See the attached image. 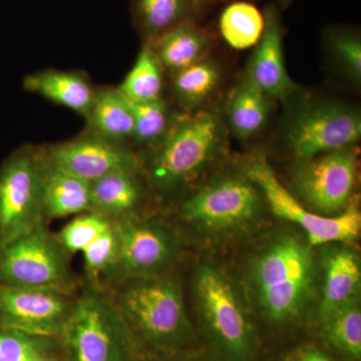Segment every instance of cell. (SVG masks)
Masks as SVG:
<instances>
[{"label": "cell", "mask_w": 361, "mask_h": 361, "mask_svg": "<svg viewBox=\"0 0 361 361\" xmlns=\"http://www.w3.org/2000/svg\"><path fill=\"white\" fill-rule=\"evenodd\" d=\"M23 87L85 118L89 115L97 92L84 73L54 68L26 75Z\"/></svg>", "instance_id": "obj_17"}, {"label": "cell", "mask_w": 361, "mask_h": 361, "mask_svg": "<svg viewBox=\"0 0 361 361\" xmlns=\"http://www.w3.org/2000/svg\"><path fill=\"white\" fill-rule=\"evenodd\" d=\"M219 82V66L204 59L176 73L173 90L180 106L186 111H193L213 94Z\"/></svg>", "instance_id": "obj_27"}, {"label": "cell", "mask_w": 361, "mask_h": 361, "mask_svg": "<svg viewBox=\"0 0 361 361\" xmlns=\"http://www.w3.org/2000/svg\"><path fill=\"white\" fill-rule=\"evenodd\" d=\"M137 349L175 353L193 336L179 280L170 273L130 278L106 289Z\"/></svg>", "instance_id": "obj_1"}, {"label": "cell", "mask_w": 361, "mask_h": 361, "mask_svg": "<svg viewBox=\"0 0 361 361\" xmlns=\"http://www.w3.org/2000/svg\"><path fill=\"white\" fill-rule=\"evenodd\" d=\"M297 361H331L319 351L310 350L304 353Z\"/></svg>", "instance_id": "obj_33"}, {"label": "cell", "mask_w": 361, "mask_h": 361, "mask_svg": "<svg viewBox=\"0 0 361 361\" xmlns=\"http://www.w3.org/2000/svg\"><path fill=\"white\" fill-rule=\"evenodd\" d=\"M0 361H63L59 337L0 327Z\"/></svg>", "instance_id": "obj_26"}, {"label": "cell", "mask_w": 361, "mask_h": 361, "mask_svg": "<svg viewBox=\"0 0 361 361\" xmlns=\"http://www.w3.org/2000/svg\"><path fill=\"white\" fill-rule=\"evenodd\" d=\"M42 159V201L45 222L90 211V183Z\"/></svg>", "instance_id": "obj_18"}, {"label": "cell", "mask_w": 361, "mask_h": 361, "mask_svg": "<svg viewBox=\"0 0 361 361\" xmlns=\"http://www.w3.org/2000/svg\"><path fill=\"white\" fill-rule=\"evenodd\" d=\"M118 248V231L115 222L97 236L84 251L85 283L101 287L104 278L116 258Z\"/></svg>", "instance_id": "obj_29"}, {"label": "cell", "mask_w": 361, "mask_h": 361, "mask_svg": "<svg viewBox=\"0 0 361 361\" xmlns=\"http://www.w3.org/2000/svg\"><path fill=\"white\" fill-rule=\"evenodd\" d=\"M283 137L299 161L350 148L361 137L360 114L339 102H305L289 116Z\"/></svg>", "instance_id": "obj_8"}, {"label": "cell", "mask_w": 361, "mask_h": 361, "mask_svg": "<svg viewBox=\"0 0 361 361\" xmlns=\"http://www.w3.org/2000/svg\"><path fill=\"white\" fill-rule=\"evenodd\" d=\"M42 151L54 167L89 183L113 173L142 171L141 160L128 145L109 141L89 130Z\"/></svg>", "instance_id": "obj_14"}, {"label": "cell", "mask_w": 361, "mask_h": 361, "mask_svg": "<svg viewBox=\"0 0 361 361\" xmlns=\"http://www.w3.org/2000/svg\"><path fill=\"white\" fill-rule=\"evenodd\" d=\"M77 295L51 289L0 285V327L59 337L75 307Z\"/></svg>", "instance_id": "obj_13"}, {"label": "cell", "mask_w": 361, "mask_h": 361, "mask_svg": "<svg viewBox=\"0 0 361 361\" xmlns=\"http://www.w3.org/2000/svg\"><path fill=\"white\" fill-rule=\"evenodd\" d=\"M193 6L195 11L197 9L203 8V7L212 6L216 2L220 1V0H189Z\"/></svg>", "instance_id": "obj_34"}, {"label": "cell", "mask_w": 361, "mask_h": 361, "mask_svg": "<svg viewBox=\"0 0 361 361\" xmlns=\"http://www.w3.org/2000/svg\"><path fill=\"white\" fill-rule=\"evenodd\" d=\"M113 221L101 214L89 211L75 216L56 233L59 241L68 255L82 253L87 246L111 224Z\"/></svg>", "instance_id": "obj_30"}, {"label": "cell", "mask_w": 361, "mask_h": 361, "mask_svg": "<svg viewBox=\"0 0 361 361\" xmlns=\"http://www.w3.org/2000/svg\"><path fill=\"white\" fill-rule=\"evenodd\" d=\"M148 42L164 71L172 75L204 59L210 47L208 33L192 20Z\"/></svg>", "instance_id": "obj_20"}, {"label": "cell", "mask_w": 361, "mask_h": 361, "mask_svg": "<svg viewBox=\"0 0 361 361\" xmlns=\"http://www.w3.org/2000/svg\"><path fill=\"white\" fill-rule=\"evenodd\" d=\"M133 18L146 42L192 20L195 8L189 0H130Z\"/></svg>", "instance_id": "obj_23"}, {"label": "cell", "mask_w": 361, "mask_h": 361, "mask_svg": "<svg viewBox=\"0 0 361 361\" xmlns=\"http://www.w3.org/2000/svg\"><path fill=\"white\" fill-rule=\"evenodd\" d=\"M118 248L111 269L102 282L104 290L130 278L168 274L179 260L182 242L173 228L159 222L133 218L115 222Z\"/></svg>", "instance_id": "obj_7"}, {"label": "cell", "mask_w": 361, "mask_h": 361, "mask_svg": "<svg viewBox=\"0 0 361 361\" xmlns=\"http://www.w3.org/2000/svg\"><path fill=\"white\" fill-rule=\"evenodd\" d=\"M59 342L63 361H135L140 353L109 292L84 281Z\"/></svg>", "instance_id": "obj_2"}, {"label": "cell", "mask_w": 361, "mask_h": 361, "mask_svg": "<svg viewBox=\"0 0 361 361\" xmlns=\"http://www.w3.org/2000/svg\"><path fill=\"white\" fill-rule=\"evenodd\" d=\"M140 176L141 172L123 171L90 183V211L113 222L141 217L145 189Z\"/></svg>", "instance_id": "obj_16"}, {"label": "cell", "mask_w": 361, "mask_h": 361, "mask_svg": "<svg viewBox=\"0 0 361 361\" xmlns=\"http://www.w3.org/2000/svg\"><path fill=\"white\" fill-rule=\"evenodd\" d=\"M164 70L148 42L118 90L132 103H148L161 99Z\"/></svg>", "instance_id": "obj_25"}, {"label": "cell", "mask_w": 361, "mask_h": 361, "mask_svg": "<svg viewBox=\"0 0 361 361\" xmlns=\"http://www.w3.org/2000/svg\"><path fill=\"white\" fill-rule=\"evenodd\" d=\"M44 220L40 149L21 147L0 166V246Z\"/></svg>", "instance_id": "obj_9"}, {"label": "cell", "mask_w": 361, "mask_h": 361, "mask_svg": "<svg viewBox=\"0 0 361 361\" xmlns=\"http://www.w3.org/2000/svg\"><path fill=\"white\" fill-rule=\"evenodd\" d=\"M132 106L134 114L133 141L140 145L159 144L170 127L165 102L161 99L148 103H132Z\"/></svg>", "instance_id": "obj_31"}, {"label": "cell", "mask_w": 361, "mask_h": 361, "mask_svg": "<svg viewBox=\"0 0 361 361\" xmlns=\"http://www.w3.org/2000/svg\"><path fill=\"white\" fill-rule=\"evenodd\" d=\"M332 52L342 70L355 84L361 80V40L360 35L349 30L334 32L330 39Z\"/></svg>", "instance_id": "obj_32"}, {"label": "cell", "mask_w": 361, "mask_h": 361, "mask_svg": "<svg viewBox=\"0 0 361 361\" xmlns=\"http://www.w3.org/2000/svg\"><path fill=\"white\" fill-rule=\"evenodd\" d=\"M87 130L109 141L127 145L134 132L132 103L118 87L97 90L94 103L85 118Z\"/></svg>", "instance_id": "obj_21"}, {"label": "cell", "mask_w": 361, "mask_h": 361, "mask_svg": "<svg viewBox=\"0 0 361 361\" xmlns=\"http://www.w3.org/2000/svg\"><path fill=\"white\" fill-rule=\"evenodd\" d=\"M264 30L255 45L247 73L270 99L286 104L296 90L283 56V28L276 9H266Z\"/></svg>", "instance_id": "obj_15"}, {"label": "cell", "mask_w": 361, "mask_h": 361, "mask_svg": "<svg viewBox=\"0 0 361 361\" xmlns=\"http://www.w3.org/2000/svg\"><path fill=\"white\" fill-rule=\"evenodd\" d=\"M194 289L202 318L222 355L229 361H249L253 355V327L229 278L214 266H201Z\"/></svg>", "instance_id": "obj_6"}, {"label": "cell", "mask_w": 361, "mask_h": 361, "mask_svg": "<svg viewBox=\"0 0 361 361\" xmlns=\"http://www.w3.org/2000/svg\"><path fill=\"white\" fill-rule=\"evenodd\" d=\"M223 137L224 127L217 111H202L178 118L149 161L152 184L168 191L191 179L215 157Z\"/></svg>", "instance_id": "obj_4"}, {"label": "cell", "mask_w": 361, "mask_h": 361, "mask_svg": "<svg viewBox=\"0 0 361 361\" xmlns=\"http://www.w3.org/2000/svg\"><path fill=\"white\" fill-rule=\"evenodd\" d=\"M361 266L355 252L338 248L327 256L319 320L355 302H360Z\"/></svg>", "instance_id": "obj_19"}, {"label": "cell", "mask_w": 361, "mask_h": 361, "mask_svg": "<svg viewBox=\"0 0 361 361\" xmlns=\"http://www.w3.org/2000/svg\"><path fill=\"white\" fill-rule=\"evenodd\" d=\"M264 14L246 1L229 4L222 11L219 28L228 45L237 51L255 47L264 30Z\"/></svg>", "instance_id": "obj_24"}, {"label": "cell", "mask_w": 361, "mask_h": 361, "mask_svg": "<svg viewBox=\"0 0 361 361\" xmlns=\"http://www.w3.org/2000/svg\"><path fill=\"white\" fill-rule=\"evenodd\" d=\"M356 168L357 158L353 147L300 160L294 171V188L315 211L337 212L350 198Z\"/></svg>", "instance_id": "obj_12"}, {"label": "cell", "mask_w": 361, "mask_h": 361, "mask_svg": "<svg viewBox=\"0 0 361 361\" xmlns=\"http://www.w3.org/2000/svg\"><path fill=\"white\" fill-rule=\"evenodd\" d=\"M270 99L246 73L228 104V121L233 133L244 140L258 134L267 123Z\"/></svg>", "instance_id": "obj_22"}, {"label": "cell", "mask_w": 361, "mask_h": 361, "mask_svg": "<svg viewBox=\"0 0 361 361\" xmlns=\"http://www.w3.org/2000/svg\"><path fill=\"white\" fill-rule=\"evenodd\" d=\"M314 264L310 245L291 235L271 242L251 269L256 298L264 314L275 322L294 319L311 295Z\"/></svg>", "instance_id": "obj_3"}, {"label": "cell", "mask_w": 361, "mask_h": 361, "mask_svg": "<svg viewBox=\"0 0 361 361\" xmlns=\"http://www.w3.org/2000/svg\"><path fill=\"white\" fill-rule=\"evenodd\" d=\"M323 336L332 348L348 360L361 357V310L360 302L331 313L319 320Z\"/></svg>", "instance_id": "obj_28"}, {"label": "cell", "mask_w": 361, "mask_h": 361, "mask_svg": "<svg viewBox=\"0 0 361 361\" xmlns=\"http://www.w3.org/2000/svg\"><path fill=\"white\" fill-rule=\"evenodd\" d=\"M247 176L278 218L302 229L308 245L317 247L353 241L360 235L361 215L356 207H350L337 217L312 212L283 186L265 159L258 158L252 161Z\"/></svg>", "instance_id": "obj_10"}, {"label": "cell", "mask_w": 361, "mask_h": 361, "mask_svg": "<svg viewBox=\"0 0 361 361\" xmlns=\"http://www.w3.org/2000/svg\"><path fill=\"white\" fill-rule=\"evenodd\" d=\"M260 191L248 176L211 180L180 206L188 224L209 232H228L250 224L260 212Z\"/></svg>", "instance_id": "obj_11"}, {"label": "cell", "mask_w": 361, "mask_h": 361, "mask_svg": "<svg viewBox=\"0 0 361 361\" xmlns=\"http://www.w3.org/2000/svg\"><path fill=\"white\" fill-rule=\"evenodd\" d=\"M82 284L45 221L0 246V285L78 293Z\"/></svg>", "instance_id": "obj_5"}]
</instances>
